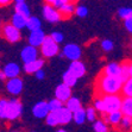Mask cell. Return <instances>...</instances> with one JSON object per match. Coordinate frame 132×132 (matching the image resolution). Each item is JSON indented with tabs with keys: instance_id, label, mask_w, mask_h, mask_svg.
I'll list each match as a JSON object with an SVG mask.
<instances>
[{
	"instance_id": "cell-38",
	"label": "cell",
	"mask_w": 132,
	"mask_h": 132,
	"mask_svg": "<svg viewBox=\"0 0 132 132\" xmlns=\"http://www.w3.org/2000/svg\"><path fill=\"white\" fill-rule=\"evenodd\" d=\"M101 48L104 51H111L113 49V42L110 39H104L101 42Z\"/></svg>"
},
{
	"instance_id": "cell-21",
	"label": "cell",
	"mask_w": 132,
	"mask_h": 132,
	"mask_svg": "<svg viewBox=\"0 0 132 132\" xmlns=\"http://www.w3.org/2000/svg\"><path fill=\"white\" fill-rule=\"evenodd\" d=\"M65 107H67L68 110H70L73 113H75V112H77L79 110L82 108V105H81V101L77 98L71 96V98L65 102Z\"/></svg>"
},
{
	"instance_id": "cell-26",
	"label": "cell",
	"mask_w": 132,
	"mask_h": 132,
	"mask_svg": "<svg viewBox=\"0 0 132 132\" xmlns=\"http://www.w3.org/2000/svg\"><path fill=\"white\" fill-rule=\"evenodd\" d=\"M73 120L77 124V125H81V124L85 123V121L87 120V112H86V110L81 108V110H79L77 112H75V113H74V119Z\"/></svg>"
},
{
	"instance_id": "cell-24",
	"label": "cell",
	"mask_w": 132,
	"mask_h": 132,
	"mask_svg": "<svg viewBox=\"0 0 132 132\" xmlns=\"http://www.w3.org/2000/svg\"><path fill=\"white\" fill-rule=\"evenodd\" d=\"M60 13H61L62 18H69V17H71V14H73L75 11H76V7L74 6V4L70 3V4H67V5H64V6H62L61 9L59 10Z\"/></svg>"
},
{
	"instance_id": "cell-20",
	"label": "cell",
	"mask_w": 132,
	"mask_h": 132,
	"mask_svg": "<svg viewBox=\"0 0 132 132\" xmlns=\"http://www.w3.org/2000/svg\"><path fill=\"white\" fill-rule=\"evenodd\" d=\"M14 12L18 13V14H22L23 17H25V18H28V19L31 17L30 7H29V5L26 4V1H24V3H18V4H15V6H14Z\"/></svg>"
},
{
	"instance_id": "cell-36",
	"label": "cell",
	"mask_w": 132,
	"mask_h": 132,
	"mask_svg": "<svg viewBox=\"0 0 132 132\" xmlns=\"http://www.w3.org/2000/svg\"><path fill=\"white\" fill-rule=\"evenodd\" d=\"M50 37H51L52 39L55 40L57 44L62 43V42H63V39H64V36H63V34H62V32H59V31H54V32H51Z\"/></svg>"
},
{
	"instance_id": "cell-10",
	"label": "cell",
	"mask_w": 132,
	"mask_h": 132,
	"mask_svg": "<svg viewBox=\"0 0 132 132\" xmlns=\"http://www.w3.org/2000/svg\"><path fill=\"white\" fill-rule=\"evenodd\" d=\"M55 113V117L57 119V123L59 125H67L74 119V113L70 110H68L67 107H62L61 110L54 112Z\"/></svg>"
},
{
	"instance_id": "cell-7",
	"label": "cell",
	"mask_w": 132,
	"mask_h": 132,
	"mask_svg": "<svg viewBox=\"0 0 132 132\" xmlns=\"http://www.w3.org/2000/svg\"><path fill=\"white\" fill-rule=\"evenodd\" d=\"M39 52H38V48L32 45H26L23 48V50L20 51V59L24 62V64L26 63H30V62H34L36 60H38Z\"/></svg>"
},
{
	"instance_id": "cell-16",
	"label": "cell",
	"mask_w": 132,
	"mask_h": 132,
	"mask_svg": "<svg viewBox=\"0 0 132 132\" xmlns=\"http://www.w3.org/2000/svg\"><path fill=\"white\" fill-rule=\"evenodd\" d=\"M43 65H44V60L38 59L34 62H30V63L24 64L23 69H24V71L26 74H36L38 70L43 69Z\"/></svg>"
},
{
	"instance_id": "cell-14",
	"label": "cell",
	"mask_w": 132,
	"mask_h": 132,
	"mask_svg": "<svg viewBox=\"0 0 132 132\" xmlns=\"http://www.w3.org/2000/svg\"><path fill=\"white\" fill-rule=\"evenodd\" d=\"M68 70L70 71L73 75H75L77 79H81L86 74V65L83 64V62H81V61H74L70 63Z\"/></svg>"
},
{
	"instance_id": "cell-8",
	"label": "cell",
	"mask_w": 132,
	"mask_h": 132,
	"mask_svg": "<svg viewBox=\"0 0 132 132\" xmlns=\"http://www.w3.org/2000/svg\"><path fill=\"white\" fill-rule=\"evenodd\" d=\"M43 17L49 23H59L62 19V15L59 10L55 9L52 5H48V4H45L43 7Z\"/></svg>"
},
{
	"instance_id": "cell-32",
	"label": "cell",
	"mask_w": 132,
	"mask_h": 132,
	"mask_svg": "<svg viewBox=\"0 0 132 132\" xmlns=\"http://www.w3.org/2000/svg\"><path fill=\"white\" fill-rule=\"evenodd\" d=\"M93 127H94L95 132H107V125H106L104 120H96L94 125H93Z\"/></svg>"
},
{
	"instance_id": "cell-35",
	"label": "cell",
	"mask_w": 132,
	"mask_h": 132,
	"mask_svg": "<svg viewBox=\"0 0 132 132\" xmlns=\"http://www.w3.org/2000/svg\"><path fill=\"white\" fill-rule=\"evenodd\" d=\"M45 123L48 124L49 126H56V125H59V123H57V119H56L55 113H54V112H50L49 116L45 118Z\"/></svg>"
},
{
	"instance_id": "cell-43",
	"label": "cell",
	"mask_w": 132,
	"mask_h": 132,
	"mask_svg": "<svg viewBox=\"0 0 132 132\" xmlns=\"http://www.w3.org/2000/svg\"><path fill=\"white\" fill-rule=\"evenodd\" d=\"M11 1H12V0H0V5H1V6H6Z\"/></svg>"
},
{
	"instance_id": "cell-45",
	"label": "cell",
	"mask_w": 132,
	"mask_h": 132,
	"mask_svg": "<svg viewBox=\"0 0 132 132\" xmlns=\"http://www.w3.org/2000/svg\"><path fill=\"white\" fill-rule=\"evenodd\" d=\"M0 79H1V80H5V79H7L6 75H5V73H4L3 70H1V73H0Z\"/></svg>"
},
{
	"instance_id": "cell-23",
	"label": "cell",
	"mask_w": 132,
	"mask_h": 132,
	"mask_svg": "<svg viewBox=\"0 0 132 132\" xmlns=\"http://www.w3.org/2000/svg\"><path fill=\"white\" fill-rule=\"evenodd\" d=\"M62 79H63V83L68 85L69 87H74L77 83V80H79V79H77L75 75H73V74L68 70V69L64 71V73H63V75H62Z\"/></svg>"
},
{
	"instance_id": "cell-3",
	"label": "cell",
	"mask_w": 132,
	"mask_h": 132,
	"mask_svg": "<svg viewBox=\"0 0 132 132\" xmlns=\"http://www.w3.org/2000/svg\"><path fill=\"white\" fill-rule=\"evenodd\" d=\"M102 101L105 104V113H112L116 111H121V105H123V99L118 94L114 95H104L101 96Z\"/></svg>"
},
{
	"instance_id": "cell-11",
	"label": "cell",
	"mask_w": 132,
	"mask_h": 132,
	"mask_svg": "<svg viewBox=\"0 0 132 132\" xmlns=\"http://www.w3.org/2000/svg\"><path fill=\"white\" fill-rule=\"evenodd\" d=\"M6 89L12 95H19L23 90V80L20 77L9 79L6 82Z\"/></svg>"
},
{
	"instance_id": "cell-25",
	"label": "cell",
	"mask_w": 132,
	"mask_h": 132,
	"mask_svg": "<svg viewBox=\"0 0 132 132\" xmlns=\"http://www.w3.org/2000/svg\"><path fill=\"white\" fill-rule=\"evenodd\" d=\"M40 26H42V22H40L39 18H37V17H35V15H31L30 18L28 19V25H26V29H29L30 31L39 30Z\"/></svg>"
},
{
	"instance_id": "cell-12",
	"label": "cell",
	"mask_w": 132,
	"mask_h": 132,
	"mask_svg": "<svg viewBox=\"0 0 132 132\" xmlns=\"http://www.w3.org/2000/svg\"><path fill=\"white\" fill-rule=\"evenodd\" d=\"M55 98L65 104L71 98V87H69L65 83L59 85L55 89Z\"/></svg>"
},
{
	"instance_id": "cell-6",
	"label": "cell",
	"mask_w": 132,
	"mask_h": 132,
	"mask_svg": "<svg viewBox=\"0 0 132 132\" xmlns=\"http://www.w3.org/2000/svg\"><path fill=\"white\" fill-rule=\"evenodd\" d=\"M62 54H63L64 57H67L68 60H70L71 62H74V61H80L82 51H81V48L77 44L70 43V44H67V45L63 46Z\"/></svg>"
},
{
	"instance_id": "cell-46",
	"label": "cell",
	"mask_w": 132,
	"mask_h": 132,
	"mask_svg": "<svg viewBox=\"0 0 132 132\" xmlns=\"http://www.w3.org/2000/svg\"><path fill=\"white\" fill-rule=\"evenodd\" d=\"M130 79H132V62L130 64Z\"/></svg>"
},
{
	"instance_id": "cell-30",
	"label": "cell",
	"mask_w": 132,
	"mask_h": 132,
	"mask_svg": "<svg viewBox=\"0 0 132 132\" xmlns=\"http://www.w3.org/2000/svg\"><path fill=\"white\" fill-rule=\"evenodd\" d=\"M120 130H123V131H130L132 130V118L131 117H125L124 116L123 120H121V123H120Z\"/></svg>"
},
{
	"instance_id": "cell-13",
	"label": "cell",
	"mask_w": 132,
	"mask_h": 132,
	"mask_svg": "<svg viewBox=\"0 0 132 132\" xmlns=\"http://www.w3.org/2000/svg\"><path fill=\"white\" fill-rule=\"evenodd\" d=\"M50 113V108H49V104L45 101H39L37 102L32 108V114L38 119H44L49 116Z\"/></svg>"
},
{
	"instance_id": "cell-31",
	"label": "cell",
	"mask_w": 132,
	"mask_h": 132,
	"mask_svg": "<svg viewBox=\"0 0 132 132\" xmlns=\"http://www.w3.org/2000/svg\"><path fill=\"white\" fill-rule=\"evenodd\" d=\"M130 64L131 62H125V63H121V79L124 80V82L130 79Z\"/></svg>"
},
{
	"instance_id": "cell-50",
	"label": "cell",
	"mask_w": 132,
	"mask_h": 132,
	"mask_svg": "<svg viewBox=\"0 0 132 132\" xmlns=\"http://www.w3.org/2000/svg\"><path fill=\"white\" fill-rule=\"evenodd\" d=\"M13 132H19V131H13Z\"/></svg>"
},
{
	"instance_id": "cell-33",
	"label": "cell",
	"mask_w": 132,
	"mask_h": 132,
	"mask_svg": "<svg viewBox=\"0 0 132 132\" xmlns=\"http://www.w3.org/2000/svg\"><path fill=\"white\" fill-rule=\"evenodd\" d=\"M7 101L5 99L0 100V118L1 119H6V111H7Z\"/></svg>"
},
{
	"instance_id": "cell-15",
	"label": "cell",
	"mask_w": 132,
	"mask_h": 132,
	"mask_svg": "<svg viewBox=\"0 0 132 132\" xmlns=\"http://www.w3.org/2000/svg\"><path fill=\"white\" fill-rule=\"evenodd\" d=\"M3 71L5 73L7 79H14V77H19L20 74V67L18 65V63L15 62H10L4 67Z\"/></svg>"
},
{
	"instance_id": "cell-49",
	"label": "cell",
	"mask_w": 132,
	"mask_h": 132,
	"mask_svg": "<svg viewBox=\"0 0 132 132\" xmlns=\"http://www.w3.org/2000/svg\"><path fill=\"white\" fill-rule=\"evenodd\" d=\"M131 49H132V42H131Z\"/></svg>"
},
{
	"instance_id": "cell-34",
	"label": "cell",
	"mask_w": 132,
	"mask_h": 132,
	"mask_svg": "<svg viewBox=\"0 0 132 132\" xmlns=\"http://www.w3.org/2000/svg\"><path fill=\"white\" fill-rule=\"evenodd\" d=\"M87 112V120L92 121V123H95L96 121V110L94 107H88L86 110Z\"/></svg>"
},
{
	"instance_id": "cell-37",
	"label": "cell",
	"mask_w": 132,
	"mask_h": 132,
	"mask_svg": "<svg viewBox=\"0 0 132 132\" xmlns=\"http://www.w3.org/2000/svg\"><path fill=\"white\" fill-rule=\"evenodd\" d=\"M75 14L80 18H83L88 14V9L86 6H77L76 7V11H75Z\"/></svg>"
},
{
	"instance_id": "cell-42",
	"label": "cell",
	"mask_w": 132,
	"mask_h": 132,
	"mask_svg": "<svg viewBox=\"0 0 132 132\" xmlns=\"http://www.w3.org/2000/svg\"><path fill=\"white\" fill-rule=\"evenodd\" d=\"M35 76H36L37 80H43L44 77H45V73H44L43 69H40V70H38L36 74H35Z\"/></svg>"
},
{
	"instance_id": "cell-28",
	"label": "cell",
	"mask_w": 132,
	"mask_h": 132,
	"mask_svg": "<svg viewBox=\"0 0 132 132\" xmlns=\"http://www.w3.org/2000/svg\"><path fill=\"white\" fill-rule=\"evenodd\" d=\"M48 104H49V108H50V112H56V111L61 110L62 107H64V102H62L61 100H59V99H51L50 101H48Z\"/></svg>"
},
{
	"instance_id": "cell-39",
	"label": "cell",
	"mask_w": 132,
	"mask_h": 132,
	"mask_svg": "<svg viewBox=\"0 0 132 132\" xmlns=\"http://www.w3.org/2000/svg\"><path fill=\"white\" fill-rule=\"evenodd\" d=\"M94 108L99 112H104L105 113V104L102 101V98L100 99H95V101H94Z\"/></svg>"
},
{
	"instance_id": "cell-47",
	"label": "cell",
	"mask_w": 132,
	"mask_h": 132,
	"mask_svg": "<svg viewBox=\"0 0 132 132\" xmlns=\"http://www.w3.org/2000/svg\"><path fill=\"white\" fill-rule=\"evenodd\" d=\"M15 1V4H18V3H24L25 0H14Z\"/></svg>"
},
{
	"instance_id": "cell-22",
	"label": "cell",
	"mask_w": 132,
	"mask_h": 132,
	"mask_svg": "<svg viewBox=\"0 0 132 132\" xmlns=\"http://www.w3.org/2000/svg\"><path fill=\"white\" fill-rule=\"evenodd\" d=\"M121 112L125 117L132 118V98H123Z\"/></svg>"
},
{
	"instance_id": "cell-18",
	"label": "cell",
	"mask_w": 132,
	"mask_h": 132,
	"mask_svg": "<svg viewBox=\"0 0 132 132\" xmlns=\"http://www.w3.org/2000/svg\"><path fill=\"white\" fill-rule=\"evenodd\" d=\"M11 24L13 26H15L17 29L19 30H22V29L26 28V25H28V18H25L23 17L22 14H18V13H15L12 15V18H11Z\"/></svg>"
},
{
	"instance_id": "cell-44",
	"label": "cell",
	"mask_w": 132,
	"mask_h": 132,
	"mask_svg": "<svg viewBox=\"0 0 132 132\" xmlns=\"http://www.w3.org/2000/svg\"><path fill=\"white\" fill-rule=\"evenodd\" d=\"M45 1V4H48V5H52L54 6V3H55V0H44Z\"/></svg>"
},
{
	"instance_id": "cell-19",
	"label": "cell",
	"mask_w": 132,
	"mask_h": 132,
	"mask_svg": "<svg viewBox=\"0 0 132 132\" xmlns=\"http://www.w3.org/2000/svg\"><path fill=\"white\" fill-rule=\"evenodd\" d=\"M123 118H124L123 112L121 111H116V112L107 114V123H110L112 126H118L120 125Z\"/></svg>"
},
{
	"instance_id": "cell-4",
	"label": "cell",
	"mask_w": 132,
	"mask_h": 132,
	"mask_svg": "<svg viewBox=\"0 0 132 132\" xmlns=\"http://www.w3.org/2000/svg\"><path fill=\"white\" fill-rule=\"evenodd\" d=\"M22 102L18 99H10L7 101V111H6V119L7 120H15L18 119L22 114Z\"/></svg>"
},
{
	"instance_id": "cell-29",
	"label": "cell",
	"mask_w": 132,
	"mask_h": 132,
	"mask_svg": "<svg viewBox=\"0 0 132 132\" xmlns=\"http://www.w3.org/2000/svg\"><path fill=\"white\" fill-rule=\"evenodd\" d=\"M121 93H123L124 98H132V79H129L124 83Z\"/></svg>"
},
{
	"instance_id": "cell-27",
	"label": "cell",
	"mask_w": 132,
	"mask_h": 132,
	"mask_svg": "<svg viewBox=\"0 0 132 132\" xmlns=\"http://www.w3.org/2000/svg\"><path fill=\"white\" fill-rule=\"evenodd\" d=\"M118 17L123 20H127V19L132 18V9L131 7H121L118 10L117 12Z\"/></svg>"
},
{
	"instance_id": "cell-48",
	"label": "cell",
	"mask_w": 132,
	"mask_h": 132,
	"mask_svg": "<svg viewBox=\"0 0 132 132\" xmlns=\"http://www.w3.org/2000/svg\"><path fill=\"white\" fill-rule=\"evenodd\" d=\"M57 132H67V131H65V130H63V129H60Z\"/></svg>"
},
{
	"instance_id": "cell-17",
	"label": "cell",
	"mask_w": 132,
	"mask_h": 132,
	"mask_svg": "<svg viewBox=\"0 0 132 132\" xmlns=\"http://www.w3.org/2000/svg\"><path fill=\"white\" fill-rule=\"evenodd\" d=\"M121 64L112 62L110 64H107L105 67V69L102 70V74L105 75H110V76H119L121 77Z\"/></svg>"
},
{
	"instance_id": "cell-1",
	"label": "cell",
	"mask_w": 132,
	"mask_h": 132,
	"mask_svg": "<svg viewBox=\"0 0 132 132\" xmlns=\"http://www.w3.org/2000/svg\"><path fill=\"white\" fill-rule=\"evenodd\" d=\"M124 80L119 76H110V75H105L100 74V76L96 82V88L98 92L104 95H114L121 92L124 86Z\"/></svg>"
},
{
	"instance_id": "cell-5",
	"label": "cell",
	"mask_w": 132,
	"mask_h": 132,
	"mask_svg": "<svg viewBox=\"0 0 132 132\" xmlns=\"http://www.w3.org/2000/svg\"><path fill=\"white\" fill-rule=\"evenodd\" d=\"M3 37L10 43H17L22 38V34H20L19 29L13 26L11 23H9L3 26Z\"/></svg>"
},
{
	"instance_id": "cell-2",
	"label": "cell",
	"mask_w": 132,
	"mask_h": 132,
	"mask_svg": "<svg viewBox=\"0 0 132 132\" xmlns=\"http://www.w3.org/2000/svg\"><path fill=\"white\" fill-rule=\"evenodd\" d=\"M40 54L44 59H51L60 54V46L50 36H46L43 45L40 46Z\"/></svg>"
},
{
	"instance_id": "cell-41",
	"label": "cell",
	"mask_w": 132,
	"mask_h": 132,
	"mask_svg": "<svg viewBox=\"0 0 132 132\" xmlns=\"http://www.w3.org/2000/svg\"><path fill=\"white\" fill-rule=\"evenodd\" d=\"M124 25H125L126 30L129 31L130 34H132V18L127 19V20H124Z\"/></svg>"
},
{
	"instance_id": "cell-40",
	"label": "cell",
	"mask_w": 132,
	"mask_h": 132,
	"mask_svg": "<svg viewBox=\"0 0 132 132\" xmlns=\"http://www.w3.org/2000/svg\"><path fill=\"white\" fill-rule=\"evenodd\" d=\"M75 1V0H74ZM73 3V0H55V3H54V7L57 10H60L62 6H64L67 4H70Z\"/></svg>"
},
{
	"instance_id": "cell-9",
	"label": "cell",
	"mask_w": 132,
	"mask_h": 132,
	"mask_svg": "<svg viewBox=\"0 0 132 132\" xmlns=\"http://www.w3.org/2000/svg\"><path fill=\"white\" fill-rule=\"evenodd\" d=\"M45 38H46V36L42 29L35 30V31H30V35H29V38H28L29 45L36 46V48H40V46L43 45Z\"/></svg>"
}]
</instances>
